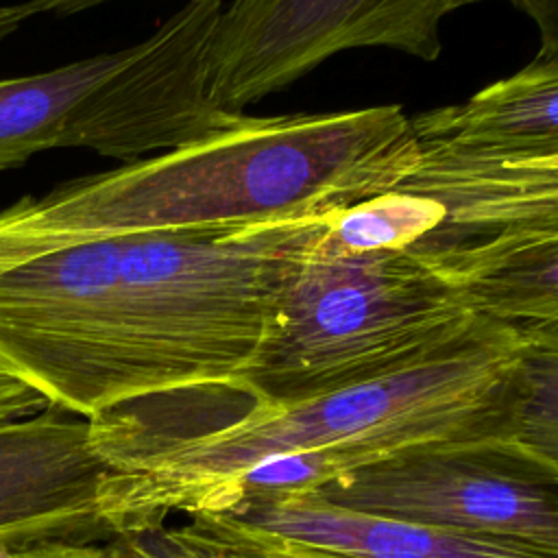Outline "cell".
Masks as SVG:
<instances>
[{"label": "cell", "instance_id": "1", "mask_svg": "<svg viewBox=\"0 0 558 558\" xmlns=\"http://www.w3.org/2000/svg\"><path fill=\"white\" fill-rule=\"evenodd\" d=\"M327 220L78 233L20 196L0 209V368L87 418L159 392L231 386Z\"/></svg>", "mask_w": 558, "mask_h": 558}, {"label": "cell", "instance_id": "2", "mask_svg": "<svg viewBox=\"0 0 558 558\" xmlns=\"http://www.w3.org/2000/svg\"><path fill=\"white\" fill-rule=\"evenodd\" d=\"M525 351L527 327L475 316L401 368L299 401L207 384L107 408L89 416L107 464L98 517L111 536L163 525L268 456L331 451L353 471L410 449L521 445Z\"/></svg>", "mask_w": 558, "mask_h": 558}, {"label": "cell", "instance_id": "3", "mask_svg": "<svg viewBox=\"0 0 558 558\" xmlns=\"http://www.w3.org/2000/svg\"><path fill=\"white\" fill-rule=\"evenodd\" d=\"M418 146L401 105L246 116L172 150L24 194L78 233H207L327 220L390 190Z\"/></svg>", "mask_w": 558, "mask_h": 558}, {"label": "cell", "instance_id": "4", "mask_svg": "<svg viewBox=\"0 0 558 558\" xmlns=\"http://www.w3.org/2000/svg\"><path fill=\"white\" fill-rule=\"evenodd\" d=\"M325 227L231 384L253 399L299 401L386 375L449 342L480 316L414 257L338 246Z\"/></svg>", "mask_w": 558, "mask_h": 558}, {"label": "cell", "instance_id": "5", "mask_svg": "<svg viewBox=\"0 0 558 558\" xmlns=\"http://www.w3.org/2000/svg\"><path fill=\"white\" fill-rule=\"evenodd\" d=\"M416 146L399 183L329 218L325 233L333 244L401 251L458 290L504 251L558 231V155Z\"/></svg>", "mask_w": 558, "mask_h": 558}, {"label": "cell", "instance_id": "6", "mask_svg": "<svg viewBox=\"0 0 558 558\" xmlns=\"http://www.w3.org/2000/svg\"><path fill=\"white\" fill-rule=\"evenodd\" d=\"M307 495L405 523L558 551V464L510 440L401 451Z\"/></svg>", "mask_w": 558, "mask_h": 558}, {"label": "cell", "instance_id": "7", "mask_svg": "<svg viewBox=\"0 0 558 558\" xmlns=\"http://www.w3.org/2000/svg\"><path fill=\"white\" fill-rule=\"evenodd\" d=\"M475 2L482 0H233L209 44V98L222 111L242 113L353 48L436 61L442 20Z\"/></svg>", "mask_w": 558, "mask_h": 558}, {"label": "cell", "instance_id": "8", "mask_svg": "<svg viewBox=\"0 0 558 558\" xmlns=\"http://www.w3.org/2000/svg\"><path fill=\"white\" fill-rule=\"evenodd\" d=\"M248 558H558L536 545L405 523L307 493L190 517Z\"/></svg>", "mask_w": 558, "mask_h": 558}, {"label": "cell", "instance_id": "9", "mask_svg": "<svg viewBox=\"0 0 558 558\" xmlns=\"http://www.w3.org/2000/svg\"><path fill=\"white\" fill-rule=\"evenodd\" d=\"M107 464L89 442V418L46 405L0 425V541L100 543L98 517Z\"/></svg>", "mask_w": 558, "mask_h": 558}, {"label": "cell", "instance_id": "10", "mask_svg": "<svg viewBox=\"0 0 558 558\" xmlns=\"http://www.w3.org/2000/svg\"><path fill=\"white\" fill-rule=\"evenodd\" d=\"M418 144L488 157L558 155V57L534 61L466 102L410 118Z\"/></svg>", "mask_w": 558, "mask_h": 558}, {"label": "cell", "instance_id": "11", "mask_svg": "<svg viewBox=\"0 0 558 558\" xmlns=\"http://www.w3.org/2000/svg\"><path fill=\"white\" fill-rule=\"evenodd\" d=\"M120 52L0 78V172L24 166L37 153L68 148L78 105L116 68Z\"/></svg>", "mask_w": 558, "mask_h": 558}, {"label": "cell", "instance_id": "12", "mask_svg": "<svg viewBox=\"0 0 558 558\" xmlns=\"http://www.w3.org/2000/svg\"><path fill=\"white\" fill-rule=\"evenodd\" d=\"M111 558H248L233 545L198 530L194 523L157 525L116 534L107 541Z\"/></svg>", "mask_w": 558, "mask_h": 558}, {"label": "cell", "instance_id": "13", "mask_svg": "<svg viewBox=\"0 0 558 558\" xmlns=\"http://www.w3.org/2000/svg\"><path fill=\"white\" fill-rule=\"evenodd\" d=\"M48 401L28 384L0 368V425L41 412Z\"/></svg>", "mask_w": 558, "mask_h": 558}, {"label": "cell", "instance_id": "14", "mask_svg": "<svg viewBox=\"0 0 558 558\" xmlns=\"http://www.w3.org/2000/svg\"><path fill=\"white\" fill-rule=\"evenodd\" d=\"M0 558H111L107 543H31L13 545L0 541Z\"/></svg>", "mask_w": 558, "mask_h": 558}, {"label": "cell", "instance_id": "15", "mask_svg": "<svg viewBox=\"0 0 558 558\" xmlns=\"http://www.w3.org/2000/svg\"><path fill=\"white\" fill-rule=\"evenodd\" d=\"M538 26L543 54L558 57V0H510Z\"/></svg>", "mask_w": 558, "mask_h": 558}, {"label": "cell", "instance_id": "16", "mask_svg": "<svg viewBox=\"0 0 558 558\" xmlns=\"http://www.w3.org/2000/svg\"><path fill=\"white\" fill-rule=\"evenodd\" d=\"M111 0H26L24 11L26 15H35V13H54V15H72V13H81L87 9H94L98 4H105Z\"/></svg>", "mask_w": 558, "mask_h": 558}, {"label": "cell", "instance_id": "17", "mask_svg": "<svg viewBox=\"0 0 558 558\" xmlns=\"http://www.w3.org/2000/svg\"><path fill=\"white\" fill-rule=\"evenodd\" d=\"M28 20L24 4H7L0 7V39H4L7 35H11L13 31H17V26Z\"/></svg>", "mask_w": 558, "mask_h": 558}]
</instances>
